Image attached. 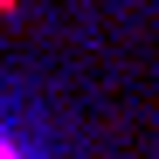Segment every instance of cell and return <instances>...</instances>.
Listing matches in <instances>:
<instances>
[{
    "label": "cell",
    "instance_id": "6da1fadb",
    "mask_svg": "<svg viewBox=\"0 0 159 159\" xmlns=\"http://www.w3.org/2000/svg\"><path fill=\"white\" fill-rule=\"evenodd\" d=\"M0 159H21V152H14V145H7V139H0Z\"/></svg>",
    "mask_w": 159,
    "mask_h": 159
}]
</instances>
